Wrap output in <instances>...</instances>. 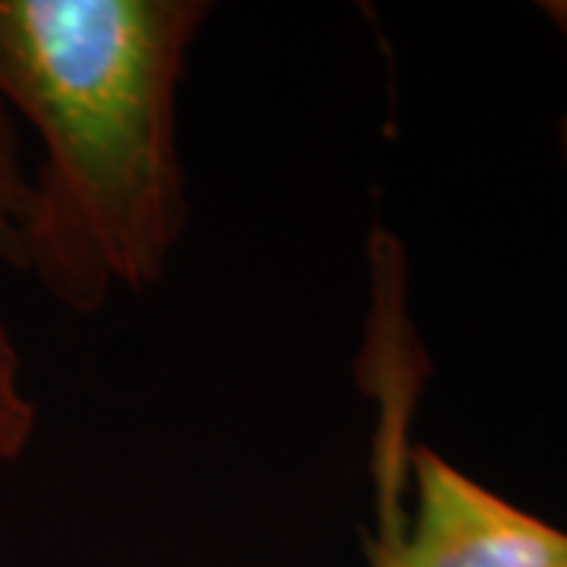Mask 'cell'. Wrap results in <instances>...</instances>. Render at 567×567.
<instances>
[{"instance_id":"3","label":"cell","mask_w":567,"mask_h":567,"mask_svg":"<svg viewBox=\"0 0 567 567\" xmlns=\"http://www.w3.org/2000/svg\"><path fill=\"white\" fill-rule=\"evenodd\" d=\"M29 212V171L22 164L17 123L0 107V262L20 268L22 224Z\"/></svg>"},{"instance_id":"1","label":"cell","mask_w":567,"mask_h":567,"mask_svg":"<svg viewBox=\"0 0 567 567\" xmlns=\"http://www.w3.org/2000/svg\"><path fill=\"white\" fill-rule=\"evenodd\" d=\"M205 0H0V107L39 136L20 271L76 316L152 290L189 221L181 85Z\"/></svg>"},{"instance_id":"5","label":"cell","mask_w":567,"mask_h":567,"mask_svg":"<svg viewBox=\"0 0 567 567\" xmlns=\"http://www.w3.org/2000/svg\"><path fill=\"white\" fill-rule=\"evenodd\" d=\"M558 140H561V155H565V164H567V111H565V117H561V133H558Z\"/></svg>"},{"instance_id":"2","label":"cell","mask_w":567,"mask_h":567,"mask_svg":"<svg viewBox=\"0 0 567 567\" xmlns=\"http://www.w3.org/2000/svg\"><path fill=\"white\" fill-rule=\"evenodd\" d=\"M39 429V406L25 385L20 347L0 312V466L20 461Z\"/></svg>"},{"instance_id":"4","label":"cell","mask_w":567,"mask_h":567,"mask_svg":"<svg viewBox=\"0 0 567 567\" xmlns=\"http://www.w3.org/2000/svg\"><path fill=\"white\" fill-rule=\"evenodd\" d=\"M539 13L567 41V0H543L539 3Z\"/></svg>"}]
</instances>
